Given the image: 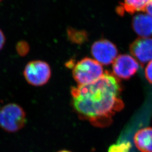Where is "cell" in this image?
I'll return each mask as SVG.
<instances>
[{
    "mask_svg": "<svg viewBox=\"0 0 152 152\" xmlns=\"http://www.w3.org/2000/svg\"><path fill=\"white\" fill-rule=\"evenodd\" d=\"M122 91L119 78L105 71L96 81L71 88L72 105L80 119L89 121L95 127H105L124 107Z\"/></svg>",
    "mask_w": 152,
    "mask_h": 152,
    "instance_id": "6da1fadb",
    "label": "cell"
},
{
    "mask_svg": "<svg viewBox=\"0 0 152 152\" xmlns=\"http://www.w3.org/2000/svg\"><path fill=\"white\" fill-rule=\"evenodd\" d=\"M27 124V114L22 107L9 103L0 108V127L7 132L15 133Z\"/></svg>",
    "mask_w": 152,
    "mask_h": 152,
    "instance_id": "7a4b0ae2",
    "label": "cell"
},
{
    "mask_svg": "<svg viewBox=\"0 0 152 152\" xmlns=\"http://www.w3.org/2000/svg\"><path fill=\"white\" fill-rule=\"evenodd\" d=\"M104 73L102 65L96 60L85 58L78 61L72 71L73 77L78 85L91 83L96 81Z\"/></svg>",
    "mask_w": 152,
    "mask_h": 152,
    "instance_id": "3957f363",
    "label": "cell"
},
{
    "mask_svg": "<svg viewBox=\"0 0 152 152\" xmlns=\"http://www.w3.org/2000/svg\"><path fill=\"white\" fill-rule=\"evenodd\" d=\"M23 76L28 83L33 86H42L46 84L51 76L49 64L42 60H32L26 65Z\"/></svg>",
    "mask_w": 152,
    "mask_h": 152,
    "instance_id": "277c9868",
    "label": "cell"
},
{
    "mask_svg": "<svg viewBox=\"0 0 152 152\" xmlns=\"http://www.w3.org/2000/svg\"><path fill=\"white\" fill-rule=\"evenodd\" d=\"M91 51L95 60L104 65L113 63L118 54L115 45L107 39H100L94 42Z\"/></svg>",
    "mask_w": 152,
    "mask_h": 152,
    "instance_id": "5b68a950",
    "label": "cell"
},
{
    "mask_svg": "<svg viewBox=\"0 0 152 152\" xmlns=\"http://www.w3.org/2000/svg\"><path fill=\"white\" fill-rule=\"evenodd\" d=\"M112 68L113 74L117 78L129 80L136 73L139 64L129 55H120L114 60Z\"/></svg>",
    "mask_w": 152,
    "mask_h": 152,
    "instance_id": "8992f818",
    "label": "cell"
},
{
    "mask_svg": "<svg viewBox=\"0 0 152 152\" xmlns=\"http://www.w3.org/2000/svg\"><path fill=\"white\" fill-rule=\"evenodd\" d=\"M131 54L142 66L152 60V37H139L130 46Z\"/></svg>",
    "mask_w": 152,
    "mask_h": 152,
    "instance_id": "52a82bcc",
    "label": "cell"
},
{
    "mask_svg": "<svg viewBox=\"0 0 152 152\" xmlns=\"http://www.w3.org/2000/svg\"><path fill=\"white\" fill-rule=\"evenodd\" d=\"M132 27L140 37H150L152 36V17L148 14H139L134 16Z\"/></svg>",
    "mask_w": 152,
    "mask_h": 152,
    "instance_id": "ba28073f",
    "label": "cell"
},
{
    "mask_svg": "<svg viewBox=\"0 0 152 152\" xmlns=\"http://www.w3.org/2000/svg\"><path fill=\"white\" fill-rule=\"evenodd\" d=\"M134 141L141 152H152V127H146L137 131Z\"/></svg>",
    "mask_w": 152,
    "mask_h": 152,
    "instance_id": "9c48e42d",
    "label": "cell"
},
{
    "mask_svg": "<svg viewBox=\"0 0 152 152\" xmlns=\"http://www.w3.org/2000/svg\"><path fill=\"white\" fill-rule=\"evenodd\" d=\"M152 0H121L117 12L120 15L124 12L133 14L135 12L145 11L147 6Z\"/></svg>",
    "mask_w": 152,
    "mask_h": 152,
    "instance_id": "30bf717a",
    "label": "cell"
},
{
    "mask_svg": "<svg viewBox=\"0 0 152 152\" xmlns=\"http://www.w3.org/2000/svg\"><path fill=\"white\" fill-rule=\"evenodd\" d=\"M68 38L72 42L76 44H82L87 39V34L85 32L78 31L73 29L68 30Z\"/></svg>",
    "mask_w": 152,
    "mask_h": 152,
    "instance_id": "8fae6325",
    "label": "cell"
},
{
    "mask_svg": "<svg viewBox=\"0 0 152 152\" xmlns=\"http://www.w3.org/2000/svg\"><path fill=\"white\" fill-rule=\"evenodd\" d=\"M131 145L129 142L113 144L109 148L108 152H129Z\"/></svg>",
    "mask_w": 152,
    "mask_h": 152,
    "instance_id": "7c38bea8",
    "label": "cell"
},
{
    "mask_svg": "<svg viewBox=\"0 0 152 152\" xmlns=\"http://www.w3.org/2000/svg\"><path fill=\"white\" fill-rule=\"evenodd\" d=\"M30 50L29 45L25 41L18 42L16 45V50L18 54L20 56H25L29 53Z\"/></svg>",
    "mask_w": 152,
    "mask_h": 152,
    "instance_id": "4fadbf2b",
    "label": "cell"
},
{
    "mask_svg": "<svg viewBox=\"0 0 152 152\" xmlns=\"http://www.w3.org/2000/svg\"><path fill=\"white\" fill-rule=\"evenodd\" d=\"M145 74L147 80L150 83L152 84V60L148 63L145 68Z\"/></svg>",
    "mask_w": 152,
    "mask_h": 152,
    "instance_id": "5bb4252c",
    "label": "cell"
},
{
    "mask_svg": "<svg viewBox=\"0 0 152 152\" xmlns=\"http://www.w3.org/2000/svg\"><path fill=\"white\" fill-rule=\"evenodd\" d=\"M5 36L2 30L0 29V51L4 48L5 44Z\"/></svg>",
    "mask_w": 152,
    "mask_h": 152,
    "instance_id": "9a60e30c",
    "label": "cell"
},
{
    "mask_svg": "<svg viewBox=\"0 0 152 152\" xmlns=\"http://www.w3.org/2000/svg\"><path fill=\"white\" fill-rule=\"evenodd\" d=\"M145 12H147V14L149 15L150 16L152 17V1H151V2L149 4V5L147 6Z\"/></svg>",
    "mask_w": 152,
    "mask_h": 152,
    "instance_id": "2e32d148",
    "label": "cell"
},
{
    "mask_svg": "<svg viewBox=\"0 0 152 152\" xmlns=\"http://www.w3.org/2000/svg\"><path fill=\"white\" fill-rule=\"evenodd\" d=\"M58 152H71L70 151H65V150H63V151H60Z\"/></svg>",
    "mask_w": 152,
    "mask_h": 152,
    "instance_id": "e0dca14e",
    "label": "cell"
},
{
    "mask_svg": "<svg viewBox=\"0 0 152 152\" xmlns=\"http://www.w3.org/2000/svg\"><path fill=\"white\" fill-rule=\"evenodd\" d=\"M2 1V0H0V1Z\"/></svg>",
    "mask_w": 152,
    "mask_h": 152,
    "instance_id": "ac0fdd59",
    "label": "cell"
}]
</instances>
